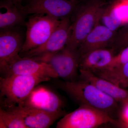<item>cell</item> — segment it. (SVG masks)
Segmentation results:
<instances>
[{
	"label": "cell",
	"instance_id": "6da1fadb",
	"mask_svg": "<svg viewBox=\"0 0 128 128\" xmlns=\"http://www.w3.org/2000/svg\"><path fill=\"white\" fill-rule=\"evenodd\" d=\"M57 85L79 105H86L100 110L114 119L121 116V105L90 82L80 79L58 82Z\"/></svg>",
	"mask_w": 128,
	"mask_h": 128
},
{
	"label": "cell",
	"instance_id": "7c38bea8",
	"mask_svg": "<svg viewBox=\"0 0 128 128\" xmlns=\"http://www.w3.org/2000/svg\"><path fill=\"white\" fill-rule=\"evenodd\" d=\"M20 106L35 108L50 112H65L62 99L51 90L38 85Z\"/></svg>",
	"mask_w": 128,
	"mask_h": 128
},
{
	"label": "cell",
	"instance_id": "30bf717a",
	"mask_svg": "<svg viewBox=\"0 0 128 128\" xmlns=\"http://www.w3.org/2000/svg\"><path fill=\"white\" fill-rule=\"evenodd\" d=\"M1 74V77L14 74L58 78L57 73L50 65L32 57H21L10 64Z\"/></svg>",
	"mask_w": 128,
	"mask_h": 128
},
{
	"label": "cell",
	"instance_id": "d6986e66",
	"mask_svg": "<svg viewBox=\"0 0 128 128\" xmlns=\"http://www.w3.org/2000/svg\"><path fill=\"white\" fill-rule=\"evenodd\" d=\"M0 128H27L20 117L0 108Z\"/></svg>",
	"mask_w": 128,
	"mask_h": 128
},
{
	"label": "cell",
	"instance_id": "603a6c76",
	"mask_svg": "<svg viewBox=\"0 0 128 128\" xmlns=\"http://www.w3.org/2000/svg\"><path fill=\"white\" fill-rule=\"evenodd\" d=\"M78 0L82 1V0Z\"/></svg>",
	"mask_w": 128,
	"mask_h": 128
},
{
	"label": "cell",
	"instance_id": "9c48e42d",
	"mask_svg": "<svg viewBox=\"0 0 128 128\" xmlns=\"http://www.w3.org/2000/svg\"><path fill=\"white\" fill-rule=\"evenodd\" d=\"M70 19L71 17H68L61 20L59 25L44 44L21 54V57H32L54 53L64 48L71 33Z\"/></svg>",
	"mask_w": 128,
	"mask_h": 128
},
{
	"label": "cell",
	"instance_id": "e0dca14e",
	"mask_svg": "<svg viewBox=\"0 0 128 128\" xmlns=\"http://www.w3.org/2000/svg\"><path fill=\"white\" fill-rule=\"evenodd\" d=\"M93 74L122 88L128 87V62L114 68L101 70Z\"/></svg>",
	"mask_w": 128,
	"mask_h": 128
},
{
	"label": "cell",
	"instance_id": "5bb4252c",
	"mask_svg": "<svg viewBox=\"0 0 128 128\" xmlns=\"http://www.w3.org/2000/svg\"><path fill=\"white\" fill-rule=\"evenodd\" d=\"M80 79L91 83L117 102L121 107L128 106V91L89 72L79 70Z\"/></svg>",
	"mask_w": 128,
	"mask_h": 128
},
{
	"label": "cell",
	"instance_id": "ffe728a7",
	"mask_svg": "<svg viewBox=\"0 0 128 128\" xmlns=\"http://www.w3.org/2000/svg\"><path fill=\"white\" fill-rule=\"evenodd\" d=\"M128 46V25L122 28L118 32H117L116 35L111 48L114 50L115 52H118Z\"/></svg>",
	"mask_w": 128,
	"mask_h": 128
},
{
	"label": "cell",
	"instance_id": "52a82bcc",
	"mask_svg": "<svg viewBox=\"0 0 128 128\" xmlns=\"http://www.w3.org/2000/svg\"><path fill=\"white\" fill-rule=\"evenodd\" d=\"M81 1L78 0H29L18 9L25 16L44 14L60 20L71 17Z\"/></svg>",
	"mask_w": 128,
	"mask_h": 128
},
{
	"label": "cell",
	"instance_id": "5b68a950",
	"mask_svg": "<svg viewBox=\"0 0 128 128\" xmlns=\"http://www.w3.org/2000/svg\"><path fill=\"white\" fill-rule=\"evenodd\" d=\"M61 20L44 14H34L25 22L26 38L20 55L44 44Z\"/></svg>",
	"mask_w": 128,
	"mask_h": 128
},
{
	"label": "cell",
	"instance_id": "9a60e30c",
	"mask_svg": "<svg viewBox=\"0 0 128 128\" xmlns=\"http://www.w3.org/2000/svg\"><path fill=\"white\" fill-rule=\"evenodd\" d=\"M115 53L112 48H106L80 55L79 70L94 73L106 70L112 63Z\"/></svg>",
	"mask_w": 128,
	"mask_h": 128
},
{
	"label": "cell",
	"instance_id": "3957f363",
	"mask_svg": "<svg viewBox=\"0 0 128 128\" xmlns=\"http://www.w3.org/2000/svg\"><path fill=\"white\" fill-rule=\"evenodd\" d=\"M81 2L73 15L71 33L66 47L78 50L80 44L99 24L106 2L104 0H85Z\"/></svg>",
	"mask_w": 128,
	"mask_h": 128
},
{
	"label": "cell",
	"instance_id": "ac0fdd59",
	"mask_svg": "<svg viewBox=\"0 0 128 128\" xmlns=\"http://www.w3.org/2000/svg\"><path fill=\"white\" fill-rule=\"evenodd\" d=\"M100 21L102 25L112 31L116 32L119 28L122 21L118 14L116 3L112 2L108 5L106 4L101 15Z\"/></svg>",
	"mask_w": 128,
	"mask_h": 128
},
{
	"label": "cell",
	"instance_id": "7a4b0ae2",
	"mask_svg": "<svg viewBox=\"0 0 128 128\" xmlns=\"http://www.w3.org/2000/svg\"><path fill=\"white\" fill-rule=\"evenodd\" d=\"M50 79L45 76L22 75L1 77L0 107L7 110L21 106L38 84Z\"/></svg>",
	"mask_w": 128,
	"mask_h": 128
},
{
	"label": "cell",
	"instance_id": "277c9868",
	"mask_svg": "<svg viewBox=\"0 0 128 128\" xmlns=\"http://www.w3.org/2000/svg\"><path fill=\"white\" fill-rule=\"evenodd\" d=\"M108 123L122 126L120 122L105 112L85 105L66 114L57 122V128H94Z\"/></svg>",
	"mask_w": 128,
	"mask_h": 128
},
{
	"label": "cell",
	"instance_id": "8fae6325",
	"mask_svg": "<svg viewBox=\"0 0 128 128\" xmlns=\"http://www.w3.org/2000/svg\"><path fill=\"white\" fill-rule=\"evenodd\" d=\"M7 110L20 117L27 128H49L56 121L66 114L65 112H50L25 106H17Z\"/></svg>",
	"mask_w": 128,
	"mask_h": 128
},
{
	"label": "cell",
	"instance_id": "44dd1931",
	"mask_svg": "<svg viewBox=\"0 0 128 128\" xmlns=\"http://www.w3.org/2000/svg\"><path fill=\"white\" fill-rule=\"evenodd\" d=\"M128 62V46L115 54L110 66L105 70L114 68Z\"/></svg>",
	"mask_w": 128,
	"mask_h": 128
},
{
	"label": "cell",
	"instance_id": "2e32d148",
	"mask_svg": "<svg viewBox=\"0 0 128 128\" xmlns=\"http://www.w3.org/2000/svg\"><path fill=\"white\" fill-rule=\"evenodd\" d=\"M0 8L5 9L0 12V28L6 29L20 25L25 26L26 16L16 6L12 0H3L0 2Z\"/></svg>",
	"mask_w": 128,
	"mask_h": 128
},
{
	"label": "cell",
	"instance_id": "8992f818",
	"mask_svg": "<svg viewBox=\"0 0 128 128\" xmlns=\"http://www.w3.org/2000/svg\"><path fill=\"white\" fill-rule=\"evenodd\" d=\"M80 56L78 50L66 46L58 52L32 58L50 65L58 77L66 81H73L76 80L79 72Z\"/></svg>",
	"mask_w": 128,
	"mask_h": 128
},
{
	"label": "cell",
	"instance_id": "4fadbf2b",
	"mask_svg": "<svg viewBox=\"0 0 128 128\" xmlns=\"http://www.w3.org/2000/svg\"><path fill=\"white\" fill-rule=\"evenodd\" d=\"M116 34L117 31L98 24L80 44L78 49L80 55L96 50L111 48Z\"/></svg>",
	"mask_w": 128,
	"mask_h": 128
},
{
	"label": "cell",
	"instance_id": "ba28073f",
	"mask_svg": "<svg viewBox=\"0 0 128 128\" xmlns=\"http://www.w3.org/2000/svg\"><path fill=\"white\" fill-rule=\"evenodd\" d=\"M23 35L16 27L0 29V72L2 73L10 64L21 57Z\"/></svg>",
	"mask_w": 128,
	"mask_h": 128
},
{
	"label": "cell",
	"instance_id": "7402d4cb",
	"mask_svg": "<svg viewBox=\"0 0 128 128\" xmlns=\"http://www.w3.org/2000/svg\"><path fill=\"white\" fill-rule=\"evenodd\" d=\"M14 4L16 5V6L18 8L22 5V3L24 0H12Z\"/></svg>",
	"mask_w": 128,
	"mask_h": 128
}]
</instances>
